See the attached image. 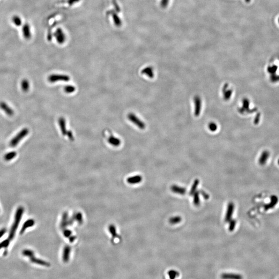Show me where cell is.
I'll use <instances>...</instances> for the list:
<instances>
[{"instance_id":"7c38bea8","label":"cell","mask_w":279,"mask_h":279,"mask_svg":"<svg viewBox=\"0 0 279 279\" xmlns=\"http://www.w3.org/2000/svg\"><path fill=\"white\" fill-rule=\"evenodd\" d=\"M71 251V248L69 246H66L64 248L63 254V261L64 263H67L69 260V256Z\"/></svg>"},{"instance_id":"ffe728a7","label":"cell","mask_w":279,"mask_h":279,"mask_svg":"<svg viewBox=\"0 0 279 279\" xmlns=\"http://www.w3.org/2000/svg\"><path fill=\"white\" fill-rule=\"evenodd\" d=\"M199 183L200 182H199V181H198V179H196L194 181V184L192 185V187H191V190L190 191V195L192 196L196 192V189L198 188V184H199Z\"/></svg>"},{"instance_id":"836d02e7","label":"cell","mask_w":279,"mask_h":279,"mask_svg":"<svg viewBox=\"0 0 279 279\" xmlns=\"http://www.w3.org/2000/svg\"><path fill=\"white\" fill-rule=\"evenodd\" d=\"M250 0H245V1H246V2H250Z\"/></svg>"},{"instance_id":"6da1fadb","label":"cell","mask_w":279,"mask_h":279,"mask_svg":"<svg viewBox=\"0 0 279 279\" xmlns=\"http://www.w3.org/2000/svg\"><path fill=\"white\" fill-rule=\"evenodd\" d=\"M23 212H24V208H23L22 206L19 207L16 211L14 221L12 226L11 229L10 230V234L8 236V239L10 241L12 240L15 237L16 232L17 230L18 226L19 225L20 222L21 220Z\"/></svg>"},{"instance_id":"ba28073f","label":"cell","mask_w":279,"mask_h":279,"mask_svg":"<svg viewBox=\"0 0 279 279\" xmlns=\"http://www.w3.org/2000/svg\"><path fill=\"white\" fill-rule=\"evenodd\" d=\"M0 108L4 112L9 116H12L14 114V110L10 108V107L4 102L0 103Z\"/></svg>"},{"instance_id":"ac0fdd59","label":"cell","mask_w":279,"mask_h":279,"mask_svg":"<svg viewBox=\"0 0 279 279\" xmlns=\"http://www.w3.org/2000/svg\"><path fill=\"white\" fill-rule=\"evenodd\" d=\"M21 88L24 92H27L29 88V83L27 79H24L21 82Z\"/></svg>"},{"instance_id":"d4e9b609","label":"cell","mask_w":279,"mask_h":279,"mask_svg":"<svg viewBox=\"0 0 279 279\" xmlns=\"http://www.w3.org/2000/svg\"><path fill=\"white\" fill-rule=\"evenodd\" d=\"M223 91H225L224 92V98L225 100H228L232 94V90H228V91H225V90H223Z\"/></svg>"},{"instance_id":"e0dca14e","label":"cell","mask_w":279,"mask_h":279,"mask_svg":"<svg viewBox=\"0 0 279 279\" xmlns=\"http://www.w3.org/2000/svg\"><path fill=\"white\" fill-rule=\"evenodd\" d=\"M142 181V177L140 176H135L128 179V182L131 184H137Z\"/></svg>"},{"instance_id":"cb8c5ba5","label":"cell","mask_w":279,"mask_h":279,"mask_svg":"<svg viewBox=\"0 0 279 279\" xmlns=\"http://www.w3.org/2000/svg\"><path fill=\"white\" fill-rule=\"evenodd\" d=\"M277 69H278V66L276 65H272V66L268 67L267 71L269 74L273 75V74H275V73L277 72Z\"/></svg>"},{"instance_id":"83f0119b","label":"cell","mask_w":279,"mask_h":279,"mask_svg":"<svg viewBox=\"0 0 279 279\" xmlns=\"http://www.w3.org/2000/svg\"><path fill=\"white\" fill-rule=\"evenodd\" d=\"M230 223L229 225V230L232 231L235 228V226L236 225V221L235 220H231L230 221Z\"/></svg>"},{"instance_id":"603a6c76","label":"cell","mask_w":279,"mask_h":279,"mask_svg":"<svg viewBox=\"0 0 279 279\" xmlns=\"http://www.w3.org/2000/svg\"><path fill=\"white\" fill-rule=\"evenodd\" d=\"M75 90H76V88L74 86L67 85L64 88L65 92L68 94L73 93Z\"/></svg>"},{"instance_id":"484cf974","label":"cell","mask_w":279,"mask_h":279,"mask_svg":"<svg viewBox=\"0 0 279 279\" xmlns=\"http://www.w3.org/2000/svg\"><path fill=\"white\" fill-rule=\"evenodd\" d=\"M10 240L8 239H6L4 241H3L2 242L0 243V249H1L3 248H7L10 245Z\"/></svg>"},{"instance_id":"4fadbf2b","label":"cell","mask_w":279,"mask_h":279,"mask_svg":"<svg viewBox=\"0 0 279 279\" xmlns=\"http://www.w3.org/2000/svg\"><path fill=\"white\" fill-rule=\"evenodd\" d=\"M171 190L173 192L176 194H179L181 195H184L186 194V189L176 185H173L171 187Z\"/></svg>"},{"instance_id":"2e32d148","label":"cell","mask_w":279,"mask_h":279,"mask_svg":"<svg viewBox=\"0 0 279 279\" xmlns=\"http://www.w3.org/2000/svg\"><path fill=\"white\" fill-rule=\"evenodd\" d=\"M17 156V153L15 152H8L4 155V158L6 161H10L14 159Z\"/></svg>"},{"instance_id":"30bf717a","label":"cell","mask_w":279,"mask_h":279,"mask_svg":"<svg viewBox=\"0 0 279 279\" xmlns=\"http://www.w3.org/2000/svg\"><path fill=\"white\" fill-rule=\"evenodd\" d=\"M35 221L33 219H30L25 222L24 224L22 225V228L20 232V234H22L23 232H25V230L27 229V228L32 227L33 225H34Z\"/></svg>"},{"instance_id":"3957f363","label":"cell","mask_w":279,"mask_h":279,"mask_svg":"<svg viewBox=\"0 0 279 279\" xmlns=\"http://www.w3.org/2000/svg\"><path fill=\"white\" fill-rule=\"evenodd\" d=\"M59 125L62 133L63 135H67L70 140H74V137L71 131H68L66 128V121L63 118H59Z\"/></svg>"},{"instance_id":"8992f818","label":"cell","mask_w":279,"mask_h":279,"mask_svg":"<svg viewBox=\"0 0 279 279\" xmlns=\"http://www.w3.org/2000/svg\"><path fill=\"white\" fill-rule=\"evenodd\" d=\"M234 204L232 202H230L228 204L227 211L225 217V222H230L232 218V214L234 211Z\"/></svg>"},{"instance_id":"7402d4cb","label":"cell","mask_w":279,"mask_h":279,"mask_svg":"<svg viewBox=\"0 0 279 279\" xmlns=\"http://www.w3.org/2000/svg\"><path fill=\"white\" fill-rule=\"evenodd\" d=\"M22 254L23 255L25 256L31 258V257L34 256V252H33L32 250L26 249V250H24L22 251Z\"/></svg>"},{"instance_id":"f546056e","label":"cell","mask_w":279,"mask_h":279,"mask_svg":"<svg viewBox=\"0 0 279 279\" xmlns=\"http://www.w3.org/2000/svg\"><path fill=\"white\" fill-rule=\"evenodd\" d=\"M169 2V0H161V3H160L161 6L163 8H166L168 5Z\"/></svg>"},{"instance_id":"9c48e42d","label":"cell","mask_w":279,"mask_h":279,"mask_svg":"<svg viewBox=\"0 0 279 279\" xmlns=\"http://www.w3.org/2000/svg\"><path fill=\"white\" fill-rule=\"evenodd\" d=\"M242 104H243V105H242V107L239 110V112L241 114H245V112L249 113V105H250L249 101L247 98H245V99H243Z\"/></svg>"},{"instance_id":"d6986e66","label":"cell","mask_w":279,"mask_h":279,"mask_svg":"<svg viewBox=\"0 0 279 279\" xmlns=\"http://www.w3.org/2000/svg\"><path fill=\"white\" fill-rule=\"evenodd\" d=\"M181 217L179 216H175V217H172L169 220V222L171 223V224H178L179 222H181Z\"/></svg>"},{"instance_id":"7a4b0ae2","label":"cell","mask_w":279,"mask_h":279,"mask_svg":"<svg viewBox=\"0 0 279 279\" xmlns=\"http://www.w3.org/2000/svg\"><path fill=\"white\" fill-rule=\"evenodd\" d=\"M28 133L29 130L27 128H25L23 129L10 141V146L12 147L16 146L18 144V143L28 135Z\"/></svg>"},{"instance_id":"f1b7e54d","label":"cell","mask_w":279,"mask_h":279,"mask_svg":"<svg viewBox=\"0 0 279 279\" xmlns=\"http://www.w3.org/2000/svg\"><path fill=\"white\" fill-rule=\"evenodd\" d=\"M270 80L272 82H277L279 81V76L276 74L271 75L270 77Z\"/></svg>"},{"instance_id":"5b68a950","label":"cell","mask_w":279,"mask_h":279,"mask_svg":"<svg viewBox=\"0 0 279 279\" xmlns=\"http://www.w3.org/2000/svg\"><path fill=\"white\" fill-rule=\"evenodd\" d=\"M48 80L51 83H54L57 81H62L67 82L70 80V78L67 75L54 74L49 76Z\"/></svg>"},{"instance_id":"4316f807","label":"cell","mask_w":279,"mask_h":279,"mask_svg":"<svg viewBox=\"0 0 279 279\" xmlns=\"http://www.w3.org/2000/svg\"><path fill=\"white\" fill-rule=\"evenodd\" d=\"M208 127L209 130L211 131H215L217 129V126L216 125V124L214 122H211L208 125Z\"/></svg>"},{"instance_id":"5bb4252c","label":"cell","mask_w":279,"mask_h":279,"mask_svg":"<svg viewBox=\"0 0 279 279\" xmlns=\"http://www.w3.org/2000/svg\"><path fill=\"white\" fill-rule=\"evenodd\" d=\"M30 260H31V261L32 263H35V264H36L44 266H46V267L50 266V264H49V263L46 262V261H44V260H40V259H39V258H37L35 257V256H33V257L30 258Z\"/></svg>"},{"instance_id":"1f68e13d","label":"cell","mask_w":279,"mask_h":279,"mask_svg":"<svg viewBox=\"0 0 279 279\" xmlns=\"http://www.w3.org/2000/svg\"><path fill=\"white\" fill-rule=\"evenodd\" d=\"M202 195L203 196L204 198H205V200H207V199H208V198H209V196H208L207 194H206L205 192H204V191L202 192Z\"/></svg>"},{"instance_id":"8fae6325","label":"cell","mask_w":279,"mask_h":279,"mask_svg":"<svg viewBox=\"0 0 279 279\" xmlns=\"http://www.w3.org/2000/svg\"><path fill=\"white\" fill-rule=\"evenodd\" d=\"M141 74L147 76L148 77H149L150 78H152L154 77V69L150 66L147 67L145 68L142 70V71H141Z\"/></svg>"},{"instance_id":"9a60e30c","label":"cell","mask_w":279,"mask_h":279,"mask_svg":"<svg viewBox=\"0 0 279 279\" xmlns=\"http://www.w3.org/2000/svg\"><path fill=\"white\" fill-rule=\"evenodd\" d=\"M108 141L110 144L114 146H118L120 144V140L117 137H115L112 134L110 135L108 138Z\"/></svg>"},{"instance_id":"4dcf8cb0","label":"cell","mask_w":279,"mask_h":279,"mask_svg":"<svg viewBox=\"0 0 279 279\" xmlns=\"http://www.w3.org/2000/svg\"><path fill=\"white\" fill-rule=\"evenodd\" d=\"M6 232V230L5 228H2L0 230V238L2 237Z\"/></svg>"},{"instance_id":"44dd1931","label":"cell","mask_w":279,"mask_h":279,"mask_svg":"<svg viewBox=\"0 0 279 279\" xmlns=\"http://www.w3.org/2000/svg\"><path fill=\"white\" fill-rule=\"evenodd\" d=\"M194 196V204L196 206H198L200 204V199L199 196V193L196 191V192L192 195Z\"/></svg>"},{"instance_id":"d6a6232c","label":"cell","mask_w":279,"mask_h":279,"mask_svg":"<svg viewBox=\"0 0 279 279\" xmlns=\"http://www.w3.org/2000/svg\"><path fill=\"white\" fill-rule=\"evenodd\" d=\"M260 114H258V115L256 116V118L255 119V124H257L258 122H259V120H260Z\"/></svg>"},{"instance_id":"277c9868","label":"cell","mask_w":279,"mask_h":279,"mask_svg":"<svg viewBox=\"0 0 279 279\" xmlns=\"http://www.w3.org/2000/svg\"><path fill=\"white\" fill-rule=\"evenodd\" d=\"M128 118L129 120H130L131 122L133 123L135 125H136L137 127L139 128L140 129L143 130L146 127V125L144 122H142V120L137 118L136 115H135L133 113H129L128 115Z\"/></svg>"},{"instance_id":"52a82bcc","label":"cell","mask_w":279,"mask_h":279,"mask_svg":"<svg viewBox=\"0 0 279 279\" xmlns=\"http://www.w3.org/2000/svg\"><path fill=\"white\" fill-rule=\"evenodd\" d=\"M194 102L195 104L194 114L196 116H198L201 112V106H202L201 98L199 96H196V97L194 98Z\"/></svg>"}]
</instances>
